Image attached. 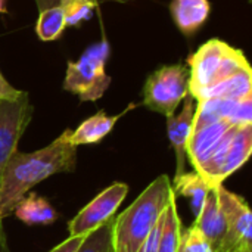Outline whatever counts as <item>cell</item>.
<instances>
[{
    "label": "cell",
    "instance_id": "cell-12",
    "mask_svg": "<svg viewBox=\"0 0 252 252\" xmlns=\"http://www.w3.org/2000/svg\"><path fill=\"white\" fill-rule=\"evenodd\" d=\"M136 106H137L136 103H130L121 114L117 115H106L105 111H99L97 114L84 120L75 130H71L69 134L71 145L81 146V145H96L102 142L112 131L118 120L124 117L128 111L134 109Z\"/></svg>",
    "mask_w": 252,
    "mask_h": 252
},
{
    "label": "cell",
    "instance_id": "cell-14",
    "mask_svg": "<svg viewBox=\"0 0 252 252\" xmlns=\"http://www.w3.org/2000/svg\"><path fill=\"white\" fill-rule=\"evenodd\" d=\"M252 97V71L244 69L208 89L201 90L193 96L195 100L204 99H227V100H244Z\"/></svg>",
    "mask_w": 252,
    "mask_h": 252
},
{
    "label": "cell",
    "instance_id": "cell-3",
    "mask_svg": "<svg viewBox=\"0 0 252 252\" xmlns=\"http://www.w3.org/2000/svg\"><path fill=\"white\" fill-rule=\"evenodd\" d=\"M109 55V43L103 38L86 49L78 61H69L63 80V90L77 94L81 102H94L100 99L112 81L105 71Z\"/></svg>",
    "mask_w": 252,
    "mask_h": 252
},
{
    "label": "cell",
    "instance_id": "cell-11",
    "mask_svg": "<svg viewBox=\"0 0 252 252\" xmlns=\"http://www.w3.org/2000/svg\"><path fill=\"white\" fill-rule=\"evenodd\" d=\"M193 226L207 238L213 251H221L226 235H227V226H226V219L221 213L214 189L207 196L205 204L199 216L195 219Z\"/></svg>",
    "mask_w": 252,
    "mask_h": 252
},
{
    "label": "cell",
    "instance_id": "cell-16",
    "mask_svg": "<svg viewBox=\"0 0 252 252\" xmlns=\"http://www.w3.org/2000/svg\"><path fill=\"white\" fill-rule=\"evenodd\" d=\"M174 196H185L190 202V210L193 217L196 219L205 204L207 196L213 190L210 183L196 171L183 173L179 177H174L171 183Z\"/></svg>",
    "mask_w": 252,
    "mask_h": 252
},
{
    "label": "cell",
    "instance_id": "cell-8",
    "mask_svg": "<svg viewBox=\"0 0 252 252\" xmlns=\"http://www.w3.org/2000/svg\"><path fill=\"white\" fill-rule=\"evenodd\" d=\"M128 193L126 183H114L102 190L92 202H89L69 223V236H87L99 226L114 217L118 207L123 204Z\"/></svg>",
    "mask_w": 252,
    "mask_h": 252
},
{
    "label": "cell",
    "instance_id": "cell-26",
    "mask_svg": "<svg viewBox=\"0 0 252 252\" xmlns=\"http://www.w3.org/2000/svg\"><path fill=\"white\" fill-rule=\"evenodd\" d=\"M7 12V7H6V0H0V15L1 13H6Z\"/></svg>",
    "mask_w": 252,
    "mask_h": 252
},
{
    "label": "cell",
    "instance_id": "cell-9",
    "mask_svg": "<svg viewBox=\"0 0 252 252\" xmlns=\"http://www.w3.org/2000/svg\"><path fill=\"white\" fill-rule=\"evenodd\" d=\"M230 46L219 38L204 43L188 59L189 63V94L195 96L204 89L214 86L221 61Z\"/></svg>",
    "mask_w": 252,
    "mask_h": 252
},
{
    "label": "cell",
    "instance_id": "cell-2",
    "mask_svg": "<svg viewBox=\"0 0 252 252\" xmlns=\"http://www.w3.org/2000/svg\"><path fill=\"white\" fill-rule=\"evenodd\" d=\"M174 195L168 176L157 177L118 217H114L112 252H137Z\"/></svg>",
    "mask_w": 252,
    "mask_h": 252
},
{
    "label": "cell",
    "instance_id": "cell-10",
    "mask_svg": "<svg viewBox=\"0 0 252 252\" xmlns=\"http://www.w3.org/2000/svg\"><path fill=\"white\" fill-rule=\"evenodd\" d=\"M195 99L188 94L183 100V108L179 115L167 117V136L176 154V177L186 173V146L192 133L195 118Z\"/></svg>",
    "mask_w": 252,
    "mask_h": 252
},
{
    "label": "cell",
    "instance_id": "cell-23",
    "mask_svg": "<svg viewBox=\"0 0 252 252\" xmlns=\"http://www.w3.org/2000/svg\"><path fill=\"white\" fill-rule=\"evenodd\" d=\"M22 93H24V90L15 89L12 84H9V81L0 72V100H13L16 97H19Z\"/></svg>",
    "mask_w": 252,
    "mask_h": 252
},
{
    "label": "cell",
    "instance_id": "cell-22",
    "mask_svg": "<svg viewBox=\"0 0 252 252\" xmlns=\"http://www.w3.org/2000/svg\"><path fill=\"white\" fill-rule=\"evenodd\" d=\"M162 220H164V214L158 220V223L155 224V227L151 230V233L148 235V238L143 241V244L140 245V248L137 250V252H158V248H159V238H161V229H162Z\"/></svg>",
    "mask_w": 252,
    "mask_h": 252
},
{
    "label": "cell",
    "instance_id": "cell-15",
    "mask_svg": "<svg viewBox=\"0 0 252 252\" xmlns=\"http://www.w3.org/2000/svg\"><path fill=\"white\" fill-rule=\"evenodd\" d=\"M13 214L18 220L28 226H47L59 219L52 204L34 192H30L18 202Z\"/></svg>",
    "mask_w": 252,
    "mask_h": 252
},
{
    "label": "cell",
    "instance_id": "cell-1",
    "mask_svg": "<svg viewBox=\"0 0 252 252\" xmlns=\"http://www.w3.org/2000/svg\"><path fill=\"white\" fill-rule=\"evenodd\" d=\"M69 134L71 130L66 128L43 149L30 154L16 151L9 158L0 179V223L31 188L55 174L75 170L77 146L71 145Z\"/></svg>",
    "mask_w": 252,
    "mask_h": 252
},
{
    "label": "cell",
    "instance_id": "cell-19",
    "mask_svg": "<svg viewBox=\"0 0 252 252\" xmlns=\"http://www.w3.org/2000/svg\"><path fill=\"white\" fill-rule=\"evenodd\" d=\"M59 6L63 10L66 27H78L92 18L97 0H61Z\"/></svg>",
    "mask_w": 252,
    "mask_h": 252
},
{
    "label": "cell",
    "instance_id": "cell-21",
    "mask_svg": "<svg viewBox=\"0 0 252 252\" xmlns=\"http://www.w3.org/2000/svg\"><path fill=\"white\" fill-rule=\"evenodd\" d=\"M179 252H214L207 238L192 224L189 229L182 232Z\"/></svg>",
    "mask_w": 252,
    "mask_h": 252
},
{
    "label": "cell",
    "instance_id": "cell-27",
    "mask_svg": "<svg viewBox=\"0 0 252 252\" xmlns=\"http://www.w3.org/2000/svg\"><path fill=\"white\" fill-rule=\"evenodd\" d=\"M99 1H126V0H97V3Z\"/></svg>",
    "mask_w": 252,
    "mask_h": 252
},
{
    "label": "cell",
    "instance_id": "cell-5",
    "mask_svg": "<svg viewBox=\"0 0 252 252\" xmlns=\"http://www.w3.org/2000/svg\"><path fill=\"white\" fill-rule=\"evenodd\" d=\"M189 94V68L183 63L164 65L155 69L143 86V105L165 117L174 115Z\"/></svg>",
    "mask_w": 252,
    "mask_h": 252
},
{
    "label": "cell",
    "instance_id": "cell-4",
    "mask_svg": "<svg viewBox=\"0 0 252 252\" xmlns=\"http://www.w3.org/2000/svg\"><path fill=\"white\" fill-rule=\"evenodd\" d=\"M252 126H232L217 142L205 162L196 171L214 189L239 170L251 157ZM195 171V170H193Z\"/></svg>",
    "mask_w": 252,
    "mask_h": 252
},
{
    "label": "cell",
    "instance_id": "cell-24",
    "mask_svg": "<svg viewBox=\"0 0 252 252\" xmlns=\"http://www.w3.org/2000/svg\"><path fill=\"white\" fill-rule=\"evenodd\" d=\"M84 238L86 236H69L66 241H63L62 244H59L58 247H55L49 252H77L80 245L83 244Z\"/></svg>",
    "mask_w": 252,
    "mask_h": 252
},
{
    "label": "cell",
    "instance_id": "cell-20",
    "mask_svg": "<svg viewBox=\"0 0 252 252\" xmlns=\"http://www.w3.org/2000/svg\"><path fill=\"white\" fill-rule=\"evenodd\" d=\"M112 227L114 217L89 233L77 252H112Z\"/></svg>",
    "mask_w": 252,
    "mask_h": 252
},
{
    "label": "cell",
    "instance_id": "cell-25",
    "mask_svg": "<svg viewBox=\"0 0 252 252\" xmlns=\"http://www.w3.org/2000/svg\"><path fill=\"white\" fill-rule=\"evenodd\" d=\"M59 1L61 0H35V4L38 7V10H44V9H49V7H53V6H59Z\"/></svg>",
    "mask_w": 252,
    "mask_h": 252
},
{
    "label": "cell",
    "instance_id": "cell-18",
    "mask_svg": "<svg viewBox=\"0 0 252 252\" xmlns=\"http://www.w3.org/2000/svg\"><path fill=\"white\" fill-rule=\"evenodd\" d=\"M66 28L65 15L61 6L44 9L38 13L35 22V34L41 41L58 40Z\"/></svg>",
    "mask_w": 252,
    "mask_h": 252
},
{
    "label": "cell",
    "instance_id": "cell-17",
    "mask_svg": "<svg viewBox=\"0 0 252 252\" xmlns=\"http://www.w3.org/2000/svg\"><path fill=\"white\" fill-rule=\"evenodd\" d=\"M180 235H182V220L177 213L176 196L173 195L164 211L158 252H179Z\"/></svg>",
    "mask_w": 252,
    "mask_h": 252
},
{
    "label": "cell",
    "instance_id": "cell-6",
    "mask_svg": "<svg viewBox=\"0 0 252 252\" xmlns=\"http://www.w3.org/2000/svg\"><path fill=\"white\" fill-rule=\"evenodd\" d=\"M214 192L227 226L220 252H252V214L248 202L223 185L214 188Z\"/></svg>",
    "mask_w": 252,
    "mask_h": 252
},
{
    "label": "cell",
    "instance_id": "cell-7",
    "mask_svg": "<svg viewBox=\"0 0 252 252\" xmlns=\"http://www.w3.org/2000/svg\"><path fill=\"white\" fill-rule=\"evenodd\" d=\"M32 117L28 92L13 100H0V179L9 158L18 151L19 139Z\"/></svg>",
    "mask_w": 252,
    "mask_h": 252
},
{
    "label": "cell",
    "instance_id": "cell-13",
    "mask_svg": "<svg viewBox=\"0 0 252 252\" xmlns=\"http://www.w3.org/2000/svg\"><path fill=\"white\" fill-rule=\"evenodd\" d=\"M170 12L176 27L185 35H192L207 22L211 4L208 0H173Z\"/></svg>",
    "mask_w": 252,
    "mask_h": 252
}]
</instances>
